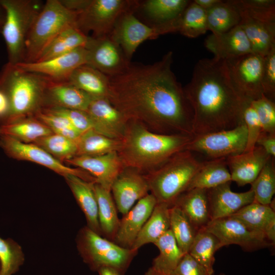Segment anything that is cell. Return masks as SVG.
<instances>
[{
    "label": "cell",
    "instance_id": "1",
    "mask_svg": "<svg viewBox=\"0 0 275 275\" xmlns=\"http://www.w3.org/2000/svg\"><path fill=\"white\" fill-rule=\"evenodd\" d=\"M172 62L169 51L152 64L130 63L120 74L108 76V99L129 120L152 132L194 137L193 109Z\"/></svg>",
    "mask_w": 275,
    "mask_h": 275
},
{
    "label": "cell",
    "instance_id": "2",
    "mask_svg": "<svg viewBox=\"0 0 275 275\" xmlns=\"http://www.w3.org/2000/svg\"><path fill=\"white\" fill-rule=\"evenodd\" d=\"M183 89L193 112L194 136L244 123L243 111L249 101L234 89L226 60L214 57L200 60Z\"/></svg>",
    "mask_w": 275,
    "mask_h": 275
},
{
    "label": "cell",
    "instance_id": "3",
    "mask_svg": "<svg viewBox=\"0 0 275 275\" xmlns=\"http://www.w3.org/2000/svg\"><path fill=\"white\" fill-rule=\"evenodd\" d=\"M193 138L155 133L137 122L129 120L117 152L125 167L146 174L176 153L186 150Z\"/></svg>",
    "mask_w": 275,
    "mask_h": 275
},
{
    "label": "cell",
    "instance_id": "4",
    "mask_svg": "<svg viewBox=\"0 0 275 275\" xmlns=\"http://www.w3.org/2000/svg\"><path fill=\"white\" fill-rule=\"evenodd\" d=\"M49 78L7 63L0 73V90L7 95L9 111L2 124L36 113L42 105Z\"/></svg>",
    "mask_w": 275,
    "mask_h": 275
},
{
    "label": "cell",
    "instance_id": "5",
    "mask_svg": "<svg viewBox=\"0 0 275 275\" xmlns=\"http://www.w3.org/2000/svg\"><path fill=\"white\" fill-rule=\"evenodd\" d=\"M203 163L187 150L176 153L156 169L145 174L150 193L157 203L172 206L187 191Z\"/></svg>",
    "mask_w": 275,
    "mask_h": 275
},
{
    "label": "cell",
    "instance_id": "6",
    "mask_svg": "<svg viewBox=\"0 0 275 275\" xmlns=\"http://www.w3.org/2000/svg\"><path fill=\"white\" fill-rule=\"evenodd\" d=\"M44 3L38 0H0L6 14L1 33L6 45L8 63L24 62L26 38Z\"/></svg>",
    "mask_w": 275,
    "mask_h": 275
},
{
    "label": "cell",
    "instance_id": "7",
    "mask_svg": "<svg viewBox=\"0 0 275 275\" xmlns=\"http://www.w3.org/2000/svg\"><path fill=\"white\" fill-rule=\"evenodd\" d=\"M78 13L66 8L61 0H47L36 19L25 41L24 62L32 63L60 32L76 25Z\"/></svg>",
    "mask_w": 275,
    "mask_h": 275
},
{
    "label": "cell",
    "instance_id": "8",
    "mask_svg": "<svg viewBox=\"0 0 275 275\" xmlns=\"http://www.w3.org/2000/svg\"><path fill=\"white\" fill-rule=\"evenodd\" d=\"M76 244L83 261L94 271L108 266L125 272L138 251L123 248L87 226L78 232Z\"/></svg>",
    "mask_w": 275,
    "mask_h": 275
},
{
    "label": "cell",
    "instance_id": "9",
    "mask_svg": "<svg viewBox=\"0 0 275 275\" xmlns=\"http://www.w3.org/2000/svg\"><path fill=\"white\" fill-rule=\"evenodd\" d=\"M138 7L123 13L109 35L119 45L129 61L144 41L178 31L180 17L168 23L150 26L143 23L134 15Z\"/></svg>",
    "mask_w": 275,
    "mask_h": 275
},
{
    "label": "cell",
    "instance_id": "10",
    "mask_svg": "<svg viewBox=\"0 0 275 275\" xmlns=\"http://www.w3.org/2000/svg\"><path fill=\"white\" fill-rule=\"evenodd\" d=\"M139 5L137 1L88 0L78 14L76 26L87 36L90 32L92 37L109 36L120 16Z\"/></svg>",
    "mask_w": 275,
    "mask_h": 275
},
{
    "label": "cell",
    "instance_id": "11",
    "mask_svg": "<svg viewBox=\"0 0 275 275\" xmlns=\"http://www.w3.org/2000/svg\"><path fill=\"white\" fill-rule=\"evenodd\" d=\"M247 140L246 126L241 124L230 129L194 136L186 148L210 160L226 158L244 152Z\"/></svg>",
    "mask_w": 275,
    "mask_h": 275
},
{
    "label": "cell",
    "instance_id": "12",
    "mask_svg": "<svg viewBox=\"0 0 275 275\" xmlns=\"http://www.w3.org/2000/svg\"><path fill=\"white\" fill-rule=\"evenodd\" d=\"M264 57L254 52L226 60L231 83L244 100L252 101L263 94L262 74Z\"/></svg>",
    "mask_w": 275,
    "mask_h": 275
},
{
    "label": "cell",
    "instance_id": "13",
    "mask_svg": "<svg viewBox=\"0 0 275 275\" xmlns=\"http://www.w3.org/2000/svg\"><path fill=\"white\" fill-rule=\"evenodd\" d=\"M0 147L13 158L36 163L64 177L72 175L87 182L96 183L95 179L85 171L65 165L34 143H24L8 136L1 135Z\"/></svg>",
    "mask_w": 275,
    "mask_h": 275
},
{
    "label": "cell",
    "instance_id": "14",
    "mask_svg": "<svg viewBox=\"0 0 275 275\" xmlns=\"http://www.w3.org/2000/svg\"><path fill=\"white\" fill-rule=\"evenodd\" d=\"M204 229L216 236L221 248L236 244L251 252L273 246L264 235L232 216L211 221Z\"/></svg>",
    "mask_w": 275,
    "mask_h": 275
},
{
    "label": "cell",
    "instance_id": "15",
    "mask_svg": "<svg viewBox=\"0 0 275 275\" xmlns=\"http://www.w3.org/2000/svg\"><path fill=\"white\" fill-rule=\"evenodd\" d=\"M85 47L87 50L86 64L107 76L120 74L130 63L119 45L109 36H89Z\"/></svg>",
    "mask_w": 275,
    "mask_h": 275
},
{
    "label": "cell",
    "instance_id": "16",
    "mask_svg": "<svg viewBox=\"0 0 275 275\" xmlns=\"http://www.w3.org/2000/svg\"><path fill=\"white\" fill-rule=\"evenodd\" d=\"M111 191L118 211L124 215L149 194L150 189L144 174L125 167L113 182Z\"/></svg>",
    "mask_w": 275,
    "mask_h": 275
},
{
    "label": "cell",
    "instance_id": "17",
    "mask_svg": "<svg viewBox=\"0 0 275 275\" xmlns=\"http://www.w3.org/2000/svg\"><path fill=\"white\" fill-rule=\"evenodd\" d=\"M87 64V50L81 47L59 57L47 60L15 64L19 68L40 74L52 81H66L71 73L77 67Z\"/></svg>",
    "mask_w": 275,
    "mask_h": 275
},
{
    "label": "cell",
    "instance_id": "18",
    "mask_svg": "<svg viewBox=\"0 0 275 275\" xmlns=\"http://www.w3.org/2000/svg\"><path fill=\"white\" fill-rule=\"evenodd\" d=\"M65 162L85 171L95 179L96 183L109 190L125 168L117 152L98 156H76Z\"/></svg>",
    "mask_w": 275,
    "mask_h": 275
},
{
    "label": "cell",
    "instance_id": "19",
    "mask_svg": "<svg viewBox=\"0 0 275 275\" xmlns=\"http://www.w3.org/2000/svg\"><path fill=\"white\" fill-rule=\"evenodd\" d=\"M86 112L95 123V131L113 139H123L129 120L108 98L92 99Z\"/></svg>",
    "mask_w": 275,
    "mask_h": 275
},
{
    "label": "cell",
    "instance_id": "20",
    "mask_svg": "<svg viewBox=\"0 0 275 275\" xmlns=\"http://www.w3.org/2000/svg\"><path fill=\"white\" fill-rule=\"evenodd\" d=\"M157 204L150 193L139 200L120 219L113 241L126 249H131L137 236Z\"/></svg>",
    "mask_w": 275,
    "mask_h": 275
},
{
    "label": "cell",
    "instance_id": "21",
    "mask_svg": "<svg viewBox=\"0 0 275 275\" xmlns=\"http://www.w3.org/2000/svg\"><path fill=\"white\" fill-rule=\"evenodd\" d=\"M231 182L207 189L211 221L232 216L254 201L252 190L234 192L231 189Z\"/></svg>",
    "mask_w": 275,
    "mask_h": 275
},
{
    "label": "cell",
    "instance_id": "22",
    "mask_svg": "<svg viewBox=\"0 0 275 275\" xmlns=\"http://www.w3.org/2000/svg\"><path fill=\"white\" fill-rule=\"evenodd\" d=\"M271 156L259 146L250 151L226 158L231 182L239 186L251 184L257 178Z\"/></svg>",
    "mask_w": 275,
    "mask_h": 275
},
{
    "label": "cell",
    "instance_id": "23",
    "mask_svg": "<svg viewBox=\"0 0 275 275\" xmlns=\"http://www.w3.org/2000/svg\"><path fill=\"white\" fill-rule=\"evenodd\" d=\"M205 47L218 59L227 60L253 52L242 28L237 25L220 34H211L205 39Z\"/></svg>",
    "mask_w": 275,
    "mask_h": 275
},
{
    "label": "cell",
    "instance_id": "24",
    "mask_svg": "<svg viewBox=\"0 0 275 275\" xmlns=\"http://www.w3.org/2000/svg\"><path fill=\"white\" fill-rule=\"evenodd\" d=\"M93 99L89 95L67 81H51L47 86L43 99L46 107H59L86 112Z\"/></svg>",
    "mask_w": 275,
    "mask_h": 275
},
{
    "label": "cell",
    "instance_id": "25",
    "mask_svg": "<svg viewBox=\"0 0 275 275\" xmlns=\"http://www.w3.org/2000/svg\"><path fill=\"white\" fill-rule=\"evenodd\" d=\"M272 201L270 205L255 202L246 205L232 216L252 230L264 235L273 245L275 242V211Z\"/></svg>",
    "mask_w": 275,
    "mask_h": 275
},
{
    "label": "cell",
    "instance_id": "26",
    "mask_svg": "<svg viewBox=\"0 0 275 275\" xmlns=\"http://www.w3.org/2000/svg\"><path fill=\"white\" fill-rule=\"evenodd\" d=\"M173 205L178 207L199 231L211 221L207 189L194 188L180 195Z\"/></svg>",
    "mask_w": 275,
    "mask_h": 275
},
{
    "label": "cell",
    "instance_id": "27",
    "mask_svg": "<svg viewBox=\"0 0 275 275\" xmlns=\"http://www.w3.org/2000/svg\"><path fill=\"white\" fill-rule=\"evenodd\" d=\"M64 178L85 215L87 227L102 236L98 221V204L94 190V183L87 182L72 175H67Z\"/></svg>",
    "mask_w": 275,
    "mask_h": 275
},
{
    "label": "cell",
    "instance_id": "28",
    "mask_svg": "<svg viewBox=\"0 0 275 275\" xmlns=\"http://www.w3.org/2000/svg\"><path fill=\"white\" fill-rule=\"evenodd\" d=\"M66 81L82 91L93 99H108V76L87 64L76 68Z\"/></svg>",
    "mask_w": 275,
    "mask_h": 275
},
{
    "label": "cell",
    "instance_id": "29",
    "mask_svg": "<svg viewBox=\"0 0 275 275\" xmlns=\"http://www.w3.org/2000/svg\"><path fill=\"white\" fill-rule=\"evenodd\" d=\"M240 15L241 20L238 25L244 31L253 52L265 56L275 48V23Z\"/></svg>",
    "mask_w": 275,
    "mask_h": 275
},
{
    "label": "cell",
    "instance_id": "30",
    "mask_svg": "<svg viewBox=\"0 0 275 275\" xmlns=\"http://www.w3.org/2000/svg\"><path fill=\"white\" fill-rule=\"evenodd\" d=\"M88 37L76 25L68 26L51 40L35 62H41L63 56L78 48L85 47Z\"/></svg>",
    "mask_w": 275,
    "mask_h": 275
},
{
    "label": "cell",
    "instance_id": "31",
    "mask_svg": "<svg viewBox=\"0 0 275 275\" xmlns=\"http://www.w3.org/2000/svg\"><path fill=\"white\" fill-rule=\"evenodd\" d=\"M93 187L97 201L101 234L113 241L120 222L116 204L111 190L97 183H94Z\"/></svg>",
    "mask_w": 275,
    "mask_h": 275
},
{
    "label": "cell",
    "instance_id": "32",
    "mask_svg": "<svg viewBox=\"0 0 275 275\" xmlns=\"http://www.w3.org/2000/svg\"><path fill=\"white\" fill-rule=\"evenodd\" d=\"M170 207L166 203H157L131 249L138 251L146 244L154 243L170 230Z\"/></svg>",
    "mask_w": 275,
    "mask_h": 275
},
{
    "label": "cell",
    "instance_id": "33",
    "mask_svg": "<svg viewBox=\"0 0 275 275\" xmlns=\"http://www.w3.org/2000/svg\"><path fill=\"white\" fill-rule=\"evenodd\" d=\"M52 133L51 130L37 119L22 117L0 126V136H8L24 143H34Z\"/></svg>",
    "mask_w": 275,
    "mask_h": 275
},
{
    "label": "cell",
    "instance_id": "34",
    "mask_svg": "<svg viewBox=\"0 0 275 275\" xmlns=\"http://www.w3.org/2000/svg\"><path fill=\"white\" fill-rule=\"evenodd\" d=\"M229 182H231V175L226 158L204 161L187 191L194 188L209 189Z\"/></svg>",
    "mask_w": 275,
    "mask_h": 275
},
{
    "label": "cell",
    "instance_id": "35",
    "mask_svg": "<svg viewBox=\"0 0 275 275\" xmlns=\"http://www.w3.org/2000/svg\"><path fill=\"white\" fill-rule=\"evenodd\" d=\"M187 0H148L139 3L143 13L153 25L173 21L181 16L190 3Z\"/></svg>",
    "mask_w": 275,
    "mask_h": 275
},
{
    "label": "cell",
    "instance_id": "36",
    "mask_svg": "<svg viewBox=\"0 0 275 275\" xmlns=\"http://www.w3.org/2000/svg\"><path fill=\"white\" fill-rule=\"evenodd\" d=\"M221 248L216 236L204 228L199 230L188 253L207 271L213 275L214 255Z\"/></svg>",
    "mask_w": 275,
    "mask_h": 275
},
{
    "label": "cell",
    "instance_id": "37",
    "mask_svg": "<svg viewBox=\"0 0 275 275\" xmlns=\"http://www.w3.org/2000/svg\"><path fill=\"white\" fill-rule=\"evenodd\" d=\"M207 26L213 34L227 32L238 25L241 15L230 1H221L212 8L206 10Z\"/></svg>",
    "mask_w": 275,
    "mask_h": 275
},
{
    "label": "cell",
    "instance_id": "38",
    "mask_svg": "<svg viewBox=\"0 0 275 275\" xmlns=\"http://www.w3.org/2000/svg\"><path fill=\"white\" fill-rule=\"evenodd\" d=\"M153 244L158 248L159 253L153 259L151 267L157 271L170 275L184 254L178 246L170 229Z\"/></svg>",
    "mask_w": 275,
    "mask_h": 275
},
{
    "label": "cell",
    "instance_id": "39",
    "mask_svg": "<svg viewBox=\"0 0 275 275\" xmlns=\"http://www.w3.org/2000/svg\"><path fill=\"white\" fill-rule=\"evenodd\" d=\"M77 144L76 156H98L118 152L121 140L109 138L94 130H89L80 135Z\"/></svg>",
    "mask_w": 275,
    "mask_h": 275
},
{
    "label": "cell",
    "instance_id": "40",
    "mask_svg": "<svg viewBox=\"0 0 275 275\" xmlns=\"http://www.w3.org/2000/svg\"><path fill=\"white\" fill-rule=\"evenodd\" d=\"M170 229L180 249L184 254L187 253L198 231L175 205L170 208Z\"/></svg>",
    "mask_w": 275,
    "mask_h": 275
},
{
    "label": "cell",
    "instance_id": "41",
    "mask_svg": "<svg viewBox=\"0 0 275 275\" xmlns=\"http://www.w3.org/2000/svg\"><path fill=\"white\" fill-rule=\"evenodd\" d=\"M254 201L270 205L275 193V157L270 156L262 170L251 184Z\"/></svg>",
    "mask_w": 275,
    "mask_h": 275
},
{
    "label": "cell",
    "instance_id": "42",
    "mask_svg": "<svg viewBox=\"0 0 275 275\" xmlns=\"http://www.w3.org/2000/svg\"><path fill=\"white\" fill-rule=\"evenodd\" d=\"M208 30L206 11L190 1L180 16L178 32L188 38H196Z\"/></svg>",
    "mask_w": 275,
    "mask_h": 275
},
{
    "label": "cell",
    "instance_id": "43",
    "mask_svg": "<svg viewBox=\"0 0 275 275\" xmlns=\"http://www.w3.org/2000/svg\"><path fill=\"white\" fill-rule=\"evenodd\" d=\"M34 144L62 162L74 157L77 154V141L55 133L42 137Z\"/></svg>",
    "mask_w": 275,
    "mask_h": 275
},
{
    "label": "cell",
    "instance_id": "44",
    "mask_svg": "<svg viewBox=\"0 0 275 275\" xmlns=\"http://www.w3.org/2000/svg\"><path fill=\"white\" fill-rule=\"evenodd\" d=\"M240 14L260 21L275 23V1L231 0Z\"/></svg>",
    "mask_w": 275,
    "mask_h": 275
},
{
    "label": "cell",
    "instance_id": "45",
    "mask_svg": "<svg viewBox=\"0 0 275 275\" xmlns=\"http://www.w3.org/2000/svg\"><path fill=\"white\" fill-rule=\"evenodd\" d=\"M24 261L21 246L11 238L0 237V275H13L18 271Z\"/></svg>",
    "mask_w": 275,
    "mask_h": 275
},
{
    "label": "cell",
    "instance_id": "46",
    "mask_svg": "<svg viewBox=\"0 0 275 275\" xmlns=\"http://www.w3.org/2000/svg\"><path fill=\"white\" fill-rule=\"evenodd\" d=\"M36 114V119L46 125L53 132L77 141L81 134L67 119L47 108L40 109Z\"/></svg>",
    "mask_w": 275,
    "mask_h": 275
},
{
    "label": "cell",
    "instance_id": "47",
    "mask_svg": "<svg viewBox=\"0 0 275 275\" xmlns=\"http://www.w3.org/2000/svg\"><path fill=\"white\" fill-rule=\"evenodd\" d=\"M261 123L262 131L275 133V103L264 95L250 102Z\"/></svg>",
    "mask_w": 275,
    "mask_h": 275
},
{
    "label": "cell",
    "instance_id": "48",
    "mask_svg": "<svg viewBox=\"0 0 275 275\" xmlns=\"http://www.w3.org/2000/svg\"><path fill=\"white\" fill-rule=\"evenodd\" d=\"M45 108L67 119L73 127L81 134L89 130L95 129V123L87 112L59 107Z\"/></svg>",
    "mask_w": 275,
    "mask_h": 275
},
{
    "label": "cell",
    "instance_id": "49",
    "mask_svg": "<svg viewBox=\"0 0 275 275\" xmlns=\"http://www.w3.org/2000/svg\"><path fill=\"white\" fill-rule=\"evenodd\" d=\"M250 102L246 103L243 111V120L247 133L246 144L244 152L252 150L255 147L257 139L262 131L261 123Z\"/></svg>",
    "mask_w": 275,
    "mask_h": 275
},
{
    "label": "cell",
    "instance_id": "50",
    "mask_svg": "<svg viewBox=\"0 0 275 275\" xmlns=\"http://www.w3.org/2000/svg\"><path fill=\"white\" fill-rule=\"evenodd\" d=\"M264 95L269 99H275V48L264 57L262 74Z\"/></svg>",
    "mask_w": 275,
    "mask_h": 275
},
{
    "label": "cell",
    "instance_id": "51",
    "mask_svg": "<svg viewBox=\"0 0 275 275\" xmlns=\"http://www.w3.org/2000/svg\"><path fill=\"white\" fill-rule=\"evenodd\" d=\"M170 275H209L188 253L185 254Z\"/></svg>",
    "mask_w": 275,
    "mask_h": 275
},
{
    "label": "cell",
    "instance_id": "52",
    "mask_svg": "<svg viewBox=\"0 0 275 275\" xmlns=\"http://www.w3.org/2000/svg\"><path fill=\"white\" fill-rule=\"evenodd\" d=\"M270 156L275 157V133L262 131L256 143Z\"/></svg>",
    "mask_w": 275,
    "mask_h": 275
},
{
    "label": "cell",
    "instance_id": "53",
    "mask_svg": "<svg viewBox=\"0 0 275 275\" xmlns=\"http://www.w3.org/2000/svg\"><path fill=\"white\" fill-rule=\"evenodd\" d=\"M9 111V102L6 94L0 90V120L2 122Z\"/></svg>",
    "mask_w": 275,
    "mask_h": 275
},
{
    "label": "cell",
    "instance_id": "54",
    "mask_svg": "<svg viewBox=\"0 0 275 275\" xmlns=\"http://www.w3.org/2000/svg\"><path fill=\"white\" fill-rule=\"evenodd\" d=\"M99 275H124L125 272L116 268L103 266L97 271Z\"/></svg>",
    "mask_w": 275,
    "mask_h": 275
},
{
    "label": "cell",
    "instance_id": "55",
    "mask_svg": "<svg viewBox=\"0 0 275 275\" xmlns=\"http://www.w3.org/2000/svg\"><path fill=\"white\" fill-rule=\"evenodd\" d=\"M221 0H195L193 2L200 7L205 10H207L216 4L219 3Z\"/></svg>",
    "mask_w": 275,
    "mask_h": 275
},
{
    "label": "cell",
    "instance_id": "56",
    "mask_svg": "<svg viewBox=\"0 0 275 275\" xmlns=\"http://www.w3.org/2000/svg\"><path fill=\"white\" fill-rule=\"evenodd\" d=\"M5 11L3 7L0 4V33L2 29L5 20Z\"/></svg>",
    "mask_w": 275,
    "mask_h": 275
},
{
    "label": "cell",
    "instance_id": "57",
    "mask_svg": "<svg viewBox=\"0 0 275 275\" xmlns=\"http://www.w3.org/2000/svg\"><path fill=\"white\" fill-rule=\"evenodd\" d=\"M144 275H167L160 272L150 267L144 273Z\"/></svg>",
    "mask_w": 275,
    "mask_h": 275
},
{
    "label": "cell",
    "instance_id": "58",
    "mask_svg": "<svg viewBox=\"0 0 275 275\" xmlns=\"http://www.w3.org/2000/svg\"><path fill=\"white\" fill-rule=\"evenodd\" d=\"M217 275H226L224 273H219V274Z\"/></svg>",
    "mask_w": 275,
    "mask_h": 275
},
{
    "label": "cell",
    "instance_id": "59",
    "mask_svg": "<svg viewBox=\"0 0 275 275\" xmlns=\"http://www.w3.org/2000/svg\"><path fill=\"white\" fill-rule=\"evenodd\" d=\"M0 269H1V264H0Z\"/></svg>",
    "mask_w": 275,
    "mask_h": 275
}]
</instances>
